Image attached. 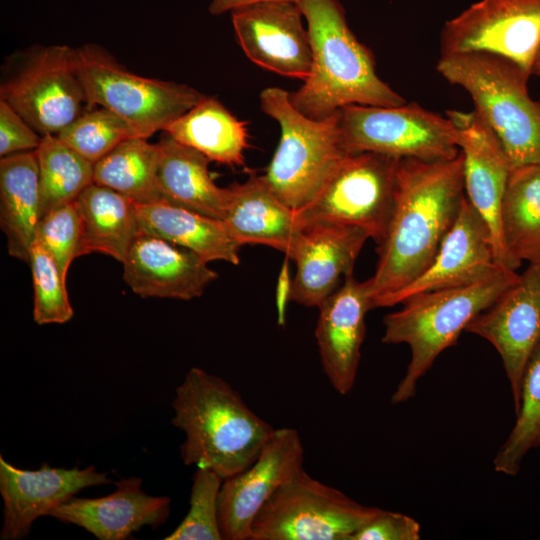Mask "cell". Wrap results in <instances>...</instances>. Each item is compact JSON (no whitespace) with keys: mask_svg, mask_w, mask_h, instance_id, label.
Here are the masks:
<instances>
[{"mask_svg":"<svg viewBox=\"0 0 540 540\" xmlns=\"http://www.w3.org/2000/svg\"><path fill=\"white\" fill-rule=\"evenodd\" d=\"M223 479L214 471L198 468L193 476L189 510L165 540H220L218 498Z\"/></svg>","mask_w":540,"mask_h":540,"instance_id":"cell-35","label":"cell"},{"mask_svg":"<svg viewBox=\"0 0 540 540\" xmlns=\"http://www.w3.org/2000/svg\"><path fill=\"white\" fill-rule=\"evenodd\" d=\"M173 426L185 433V465L207 468L223 480L249 467L275 429L222 378L191 368L176 388Z\"/></svg>","mask_w":540,"mask_h":540,"instance_id":"cell-3","label":"cell"},{"mask_svg":"<svg viewBox=\"0 0 540 540\" xmlns=\"http://www.w3.org/2000/svg\"><path fill=\"white\" fill-rule=\"evenodd\" d=\"M136 209L141 233L159 236L185 247L207 263L221 260L239 264L241 245L221 220L163 200L152 204L136 203Z\"/></svg>","mask_w":540,"mask_h":540,"instance_id":"cell-26","label":"cell"},{"mask_svg":"<svg viewBox=\"0 0 540 540\" xmlns=\"http://www.w3.org/2000/svg\"><path fill=\"white\" fill-rule=\"evenodd\" d=\"M368 238L361 228L345 224L315 222L302 226L289 255L296 263L291 300L319 307L338 288L340 278L353 272Z\"/></svg>","mask_w":540,"mask_h":540,"instance_id":"cell-18","label":"cell"},{"mask_svg":"<svg viewBox=\"0 0 540 540\" xmlns=\"http://www.w3.org/2000/svg\"><path fill=\"white\" fill-rule=\"evenodd\" d=\"M236 39L247 58L284 77L305 81L312 52L298 4L265 1L231 11Z\"/></svg>","mask_w":540,"mask_h":540,"instance_id":"cell-16","label":"cell"},{"mask_svg":"<svg viewBox=\"0 0 540 540\" xmlns=\"http://www.w3.org/2000/svg\"><path fill=\"white\" fill-rule=\"evenodd\" d=\"M339 127L347 153L374 152L423 161L450 160L460 154L458 132L449 117L417 103L347 105L339 110Z\"/></svg>","mask_w":540,"mask_h":540,"instance_id":"cell-9","label":"cell"},{"mask_svg":"<svg viewBox=\"0 0 540 540\" xmlns=\"http://www.w3.org/2000/svg\"><path fill=\"white\" fill-rule=\"evenodd\" d=\"M488 53L532 75L540 53V0H480L445 22L440 55Z\"/></svg>","mask_w":540,"mask_h":540,"instance_id":"cell-12","label":"cell"},{"mask_svg":"<svg viewBox=\"0 0 540 540\" xmlns=\"http://www.w3.org/2000/svg\"><path fill=\"white\" fill-rule=\"evenodd\" d=\"M289 257L285 256L276 284V308L279 325L285 323L287 304L291 300L292 283L289 272Z\"/></svg>","mask_w":540,"mask_h":540,"instance_id":"cell-39","label":"cell"},{"mask_svg":"<svg viewBox=\"0 0 540 540\" xmlns=\"http://www.w3.org/2000/svg\"><path fill=\"white\" fill-rule=\"evenodd\" d=\"M76 53L88 108L99 106L112 111L144 138L163 131L203 96L185 84L130 72L98 46L85 45Z\"/></svg>","mask_w":540,"mask_h":540,"instance_id":"cell-8","label":"cell"},{"mask_svg":"<svg viewBox=\"0 0 540 540\" xmlns=\"http://www.w3.org/2000/svg\"><path fill=\"white\" fill-rule=\"evenodd\" d=\"M466 197L463 157L399 161L394 208L384 240L377 247L375 272L366 280L372 307L421 275L433 261Z\"/></svg>","mask_w":540,"mask_h":540,"instance_id":"cell-1","label":"cell"},{"mask_svg":"<svg viewBox=\"0 0 540 540\" xmlns=\"http://www.w3.org/2000/svg\"><path fill=\"white\" fill-rule=\"evenodd\" d=\"M261 110L280 126L276 151L263 175L274 194L298 211L308 205L348 154L339 127V110L312 119L299 112L290 93L268 87L260 93Z\"/></svg>","mask_w":540,"mask_h":540,"instance_id":"cell-6","label":"cell"},{"mask_svg":"<svg viewBox=\"0 0 540 540\" xmlns=\"http://www.w3.org/2000/svg\"><path fill=\"white\" fill-rule=\"evenodd\" d=\"M532 75H536L538 77L540 76V53H539V56L537 58V61H536L535 65H534Z\"/></svg>","mask_w":540,"mask_h":540,"instance_id":"cell-41","label":"cell"},{"mask_svg":"<svg viewBox=\"0 0 540 540\" xmlns=\"http://www.w3.org/2000/svg\"><path fill=\"white\" fill-rule=\"evenodd\" d=\"M517 420L494 458L496 472L514 476L526 454L540 445V342L525 368Z\"/></svg>","mask_w":540,"mask_h":540,"instance_id":"cell-32","label":"cell"},{"mask_svg":"<svg viewBox=\"0 0 540 540\" xmlns=\"http://www.w3.org/2000/svg\"><path fill=\"white\" fill-rule=\"evenodd\" d=\"M117 489L100 498L72 497L49 516L80 526L100 540H123L148 525L157 529L170 514L171 499L152 496L142 489L138 477L123 478Z\"/></svg>","mask_w":540,"mask_h":540,"instance_id":"cell-22","label":"cell"},{"mask_svg":"<svg viewBox=\"0 0 540 540\" xmlns=\"http://www.w3.org/2000/svg\"><path fill=\"white\" fill-rule=\"evenodd\" d=\"M420 524L400 512L381 510L358 530L351 540H419Z\"/></svg>","mask_w":540,"mask_h":540,"instance_id":"cell-38","label":"cell"},{"mask_svg":"<svg viewBox=\"0 0 540 540\" xmlns=\"http://www.w3.org/2000/svg\"><path fill=\"white\" fill-rule=\"evenodd\" d=\"M158 145L157 182L162 200L222 221L228 188L214 182L208 168L210 159L168 135Z\"/></svg>","mask_w":540,"mask_h":540,"instance_id":"cell-24","label":"cell"},{"mask_svg":"<svg viewBox=\"0 0 540 540\" xmlns=\"http://www.w3.org/2000/svg\"><path fill=\"white\" fill-rule=\"evenodd\" d=\"M35 238L67 277L72 261L80 256L81 220L75 201L54 208L42 216Z\"/></svg>","mask_w":540,"mask_h":540,"instance_id":"cell-36","label":"cell"},{"mask_svg":"<svg viewBox=\"0 0 540 540\" xmlns=\"http://www.w3.org/2000/svg\"><path fill=\"white\" fill-rule=\"evenodd\" d=\"M75 204L81 220L79 255L98 252L122 263L141 233L136 203L93 182L80 193Z\"/></svg>","mask_w":540,"mask_h":540,"instance_id":"cell-27","label":"cell"},{"mask_svg":"<svg viewBox=\"0 0 540 540\" xmlns=\"http://www.w3.org/2000/svg\"><path fill=\"white\" fill-rule=\"evenodd\" d=\"M56 136L93 164L121 142L144 138L120 116L99 106L88 108Z\"/></svg>","mask_w":540,"mask_h":540,"instance_id":"cell-33","label":"cell"},{"mask_svg":"<svg viewBox=\"0 0 540 540\" xmlns=\"http://www.w3.org/2000/svg\"><path fill=\"white\" fill-rule=\"evenodd\" d=\"M316 343L331 386L341 395L354 386L361 346L365 337V315L373 309L367 282L355 279L353 272L318 307Z\"/></svg>","mask_w":540,"mask_h":540,"instance_id":"cell-20","label":"cell"},{"mask_svg":"<svg viewBox=\"0 0 540 540\" xmlns=\"http://www.w3.org/2000/svg\"><path fill=\"white\" fill-rule=\"evenodd\" d=\"M381 510L353 500L302 468L259 510L249 540H351Z\"/></svg>","mask_w":540,"mask_h":540,"instance_id":"cell-7","label":"cell"},{"mask_svg":"<svg viewBox=\"0 0 540 540\" xmlns=\"http://www.w3.org/2000/svg\"><path fill=\"white\" fill-rule=\"evenodd\" d=\"M307 23L312 62L302 86L290 93L293 106L324 119L352 105L393 107L405 99L379 78L371 51L349 28L338 0H297Z\"/></svg>","mask_w":540,"mask_h":540,"instance_id":"cell-2","label":"cell"},{"mask_svg":"<svg viewBox=\"0 0 540 540\" xmlns=\"http://www.w3.org/2000/svg\"><path fill=\"white\" fill-rule=\"evenodd\" d=\"M123 264V279L143 298L191 300L218 277L191 250L159 236L140 233Z\"/></svg>","mask_w":540,"mask_h":540,"instance_id":"cell-21","label":"cell"},{"mask_svg":"<svg viewBox=\"0 0 540 540\" xmlns=\"http://www.w3.org/2000/svg\"><path fill=\"white\" fill-rule=\"evenodd\" d=\"M501 230L516 262L540 261V164L512 167L501 206Z\"/></svg>","mask_w":540,"mask_h":540,"instance_id":"cell-29","label":"cell"},{"mask_svg":"<svg viewBox=\"0 0 540 540\" xmlns=\"http://www.w3.org/2000/svg\"><path fill=\"white\" fill-rule=\"evenodd\" d=\"M436 69L470 95L474 110L496 134L512 167L540 164V109L529 94V73L488 53L440 55Z\"/></svg>","mask_w":540,"mask_h":540,"instance_id":"cell-5","label":"cell"},{"mask_svg":"<svg viewBox=\"0 0 540 540\" xmlns=\"http://www.w3.org/2000/svg\"><path fill=\"white\" fill-rule=\"evenodd\" d=\"M228 188L223 224L242 246L262 244L290 255L301 231L296 211L270 189L263 175Z\"/></svg>","mask_w":540,"mask_h":540,"instance_id":"cell-23","label":"cell"},{"mask_svg":"<svg viewBox=\"0 0 540 540\" xmlns=\"http://www.w3.org/2000/svg\"><path fill=\"white\" fill-rule=\"evenodd\" d=\"M265 1L297 2V0H212L209 5V12L212 15H220L225 12H231L243 6H247V5L259 3V2H265Z\"/></svg>","mask_w":540,"mask_h":540,"instance_id":"cell-40","label":"cell"},{"mask_svg":"<svg viewBox=\"0 0 540 540\" xmlns=\"http://www.w3.org/2000/svg\"><path fill=\"white\" fill-rule=\"evenodd\" d=\"M107 483H112L111 479L94 466L65 469L43 463L38 470H24L1 456L0 493L4 503L1 539H22L40 516L50 515L84 488Z\"/></svg>","mask_w":540,"mask_h":540,"instance_id":"cell-17","label":"cell"},{"mask_svg":"<svg viewBox=\"0 0 540 540\" xmlns=\"http://www.w3.org/2000/svg\"><path fill=\"white\" fill-rule=\"evenodd\" d=\"M163 131L175 141L204 154L210 161L229 166L245 165L247 124L214 97L203 95Z\"/></svg>","mask_w":540,"mask_h":540,"instance_id":"cell-28","label":"cell"},{"mask_svg":"<svg viewBox=\"0 0 540 540\" xmlns=\"http://www.w3.org/2000/svg\"><path fill=\"white\" fill-rule=\"evenodd\" d=\"M400 159L374 152L348 153L316 197L296 211L298 223L355 226L379 245L394 208Z\"/></svg>","mask_w":540,"mask_h":540,"instance_id":"cell-10","label":"cell"},{"mask_svg":"<svg viewBox=\"0 0 540 540\" xmlns=\"http://www.w3.org/2000/svg\"><path fill=\"white\" fill-rule=\"evenodd\" d=\"M147 140L127 139L96 162L94 183L109 187L137 204L161 201L157 182L160 148L158 143Z\"/></svg>","mask_w":540,"mask_h":540,"instance_id":"cell-30","label":"cell"},{"mask_svg":"<svg viewBox=\"0 0 540 540\" xmlns=\"http://www.w3.org/2000/svg\"><path fill=\"white\" fill-rule=\"evenodd\" d=\"M465 331L487 340L497 350L517 412L523 374L540 342V261L529 263L519 280L478 314Z\"/></svg>","mask_w":540,"mask_h":540,"instance_id":"cell-13","label":"cell"},{"mask_svg":"<svg viewBox=\"0 0 540 540\" xmlns=\"http://www.w3.org/2000/svg\"><path fill=\"white\" fill-rule=\"evenodd\" d=\"M515 270L502 269L480 282L417 293L405 299L398 311L384 317L385 344H407L411 359L391 402L413 398L419 379L436 358L456 344L461 332L504 291L519 280Z\"/></svg>","mask_w":540,"mask_h":540,"instance_id":"cell-4","label":"cell"},{"mask_svg":"<svg viewBox=\"0 0 540 540\" xmlns=\"http://www.w3.org/2000/svg\"><path fill=\"white\" fill-rule=\"evenodd\" d=\"M7 102L41 136L57 135L88 109L76 50L52 45L38 51L1 84Z\"/></svg>","mask_w":540,"mask_h":540,"instance_id":"cell-11","label":"cell"},{"mask_svg":"<svg viewBox=\"0 0 540 540\" xmlns=\"http://www.w3.org/2000/svg\"><path fill=\"white\" fill-rule=\"evenodd\" d=\"M28 264L34 288L35 323L45 325L68 322L73 316V308L66 290V277L36 238L30 247Z\"/></svg>","mask_w":540,"mask_h":540,"instance_id":"cell-34","label":"cell"},{"mask_svg":"<svg viewBox=\"0 0 540 540\" xmlns=\"http://www.w3.org/2000/svg\"><path fill=\"white\" fill-rule=\"evenodd\" d=\"M539 77H540V76H539ZM537 102H538V105H539V109H540V100H539V101H537Z\"/></svg>","mask_w":540,"mask_h":540,"instance_id":"cell-42","label":"cell"},{"mask_svg":"<svg viewBox=\"0 0 540 540\" xmlns=\"http://www.w3.org/2000/svg\"><path fill=\"white\" fill-rule=\"evenodd\" d=\"M42 136L7 102L0 100V156L34 151Z\"/></svg>","mask_w":540,"mask_h":540,"instance_id":"cell-37","label":"cell"},{"mask_svg":"<svg viewBox=\"0 0 540 540\" xmlns=\"http://www.w3.org/2000/svg\"><path fill=\"white\" fill-rule=\"evenodd\" d=\"M446 116L458 132L466 197L489 229L498 265L516 271L521 264L508 253L501 230V206L511 162L496 134L475 110H448Z\"/></svg>","mask_w":540,"mask_h":540,"instance_id":"cell-15","label":"cell"},{"mask_svg":"<svg viewBox=\"0 0 540 540\" xmlns=\"http://www.w3.org/2000/svg\"><path fill=\"white\" fill-rule=\"evenodd\" d=\"M35 153L39 168L41 217L54 208L74 202L94 182V164L56 135L42 136Z\"/></svg>","mask_w":540,"mask_h":540,"instance_id":"cell-31","label":"cell"},{"mask_svg":"<svg viewBox=\"0 0 540 540\" xmlns=\"http://www.w3.org/2000/svg\"><path fill=\"white\" fill-rule=\"evenodd\" d=\"M304 448L293 428L275 429L256 460L223 480L218 498L222 539L249 540L251 524L274 492L303 468Z\"/></svg>","mask_w":540,"mask_h":540,"instance_id":"cell-14","label":"cell"},{"mask_svg":"<svg viewBox=\"0 0 540 540\" xmlns=\"http://www.w3.org/2000/svg\"><path fill=\"white\" fill-rule=\"evenodd\" d=\"M498 265L484 220L465 197L460 212L428 268L393 295L387 307L421 292L460 287L490 278Z\"/></svg>","mask_w":540,"mask_h":540,"instance_id":"cell-19","label":"cell"},{"mask_svg":"<svg viewBox=\"0 0 540 540\" xmlns=\"http://www.w3.org/2000/svg\"><path fill=\"white\" fill-rule=\"evenodd\" d=\"M41 218L39 168L35 150L1 157L0 226L9 255L24 262Z\"/></svg>","mask_w":540,"mask_h":540,"instance_id":"cell-25","label":"cell"}]
</instances>
